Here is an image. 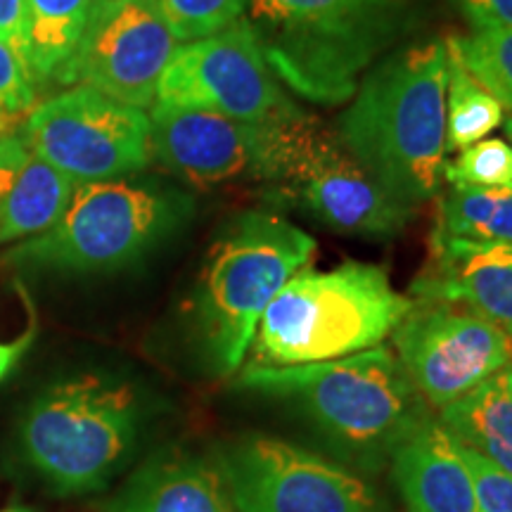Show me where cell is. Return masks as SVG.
<instances>
[{"label": "cell", "mask_w": 512, "mask_h": 512, "mask_svg": "<svg viewBox=\"0 0 512 512\" xmlns=\"http://www.w3.org/2000/svg\"><path fill=\"white\" fill-rule=\"evenodd\" d=\"M238 384L299 415L339 463L363 475L387 470L396 446L432 408L392 347H377L309 366H249Z\"/></svg>", "instance_id": "obj_1"}, {"label": "cell", "mask_w": 512, "mask_h": 512, "mask_svg": "<svg viewBox=\"0 0 512 512\" xmlns=\"http://www.w3.org/2000/svg\"><path fill=\"white\" fill-rule=\"evenodd\" d=\"M446 86V43L396 50L368 69L337 124L349 155L413 207L444 181Z\"/></svg>", "instance_id": "obj_2"}, {"label": "cell", "mask_w": 512, "mask_h": 512, "mask_svg": "<svg viewBox=\"0 0 512 512\" xmlns=\"http://www.w3.org/2000/svg\"><path fill=\"white\" fill-rule=\"evenodd\" d=\"M147 422L140 389L105 370L50 382L19 418V453L57 496L105 489L131 460Z\"/></svg>", "instance_id": "obj_3"}, {"label": "cell", "mask_w": 512, "mask_h": 512, "mask_svg": "<svg viewBox=\"0 0 512 512\" xmlns=\"http://www.w3.org/2000/svg\"><path fill=\"white\" fill-rule=\"evenodd\" d=\"M266 64L292 93L339 105L406 27V0H247Z\"/></svg>", "instance_id": "obj_4"}, {"label": "cell", "mask_w": 512, "mask_h": 512, "mask_svg": "<svg viewBox=\"0 0 512 512\" xmlns=\"http://www.w3.org/2000/svg\"><path fill=\"white\" fill-rule=\"evenodd\" d=\"M411 309V294L396 292L380 266H304L261 316L249 347L252 366H309L373 349Z\"/></svg>", "instance_id": "obj_5"}, {"label": "cell", "mask_w": 512, "mask_h": 512, "mask_svg": "<svg viewBox=\"0 0 512 512\" xmlns=\"http://www.w3.org/2000/svg\"><path fill=\"white\" fill-rule=\"evenodd\" d=\"M316 240L285 216H235L211 247L197 292V330L216 375L240 370L261 316L294 273L311 264Z\"/></svg>", "instance_id": "obj_6"}, {"label": "cell", "mask_w": 512, "mask_h": 512, "mask_svg": "<svg viewBox=\"0 0 512 512\" xmlns=\"http://www.w3.org/2000/svg\"><path fill=\"white\" fill-rule=\"evenodd\" d=\"M190 195L143 178L76 183L60 221L3 256L15 268L107 273L143 259L190 221Z\"/></svg>", "instance_id": "obj_7"}, {"label": "cell", "mask_w": 512, "mask_h": 512, "mask_svg": "<svg viewBox=\"0 0 512 512\" xmlns=\"http://www.w3.org/2000/svg\"><path fill=\"white\" fill-rule=\"evenodd\" d=\"M238 512H384L377 486L354 467L268 434H242L214 456Z\"/></svg>", "instance_id": "obj_8"}, {"label": "cell", "mask_w": 512, "mask_h": 512, "mask_svg": "<svg viewBox=\"0 0 512 512\" xmlns=\"http://www.w3.org/2000/svg\"><path fill=\"white\" fill-rule=\"evenodd\" d=\"M280 195L332 233L389 240L413 221V204L387 190L318 119H299L278 181Z\"/></svg>", "instance_id": "obj_9"}, {"label": "cell", "mask_w": 512, "mask_h": 512, "mask_svg": "<svg viewBox=\"0 0 512 512\" xmlns=\"http://www.w3.org/2000/svg\"><path fill=\"white\" fill-rule=\"evenodd\" d=\"M304 112L242 121L207 110L155 105L152 157L197 188L235 181H278Z\"/></svg>", "instance_id": "obj_10"}, {"label": "cell", "mask_w": 512, "mask_h": 512, "mask_svg": "<svg viewBox=\"0 0 512 512\" xmlns=\"http://www.w3.org/2000/svg\"><path fill=\"white\" fill-rule=\"evenodd\" d=\"M24 140L76 183L143 171L152 159L150 117L91 86H76L38 105Z\"/></svg>", "instance_id": "obj_11"}, {"label": "cell", "mask_w": 512, "mask_h": 512, "mask_svg": "<svg viewBox=\"0 0 512 512\" xmlns=\"http://www.w3.org/2000/svg\"><path fill=\"white\" fill-rule=\"evenodd\" d=\"M392 349L432 411L512 366V335L448 302H415L392 332Z\"/></svg>", "instance_id": "obj_12"}, {"label": "cell", "mask_w": 512, "mask_h": 512, "mask_svg": "<svg viewBox=\"0 0 512 512\" xmlns=\"http://www.w3.org/2000/svg\"><path fill=\"white\" fill-rule=\"evenodd\" d=\"M155 105L266 121L297 110L287 100L245 17L219 34L178 46L157 86Z\"/></svg>", "instance_id": "obj_13"}, {"label": "cell", "mask_w": 512, "mask_h": 512, "mask_svg": "<svg viewBox=\"0 0 512 512\" xmlns=\"http://www.w3.org/2000/svg\"><path fill=\"white\" fill-rule=\"evenodd\" d=\"M178 48L157 0H95L72 57L55 79L91 86L147 110Z\"/></svg>", "instance_id": "obj_14"}, {"label": "cell", "mask_w": 512, "mask_h": 512, "mask_svg": "<svg viewBox=\"0 0 512 512\" xmlns=\"http://www.w3.org/2000/svg\"><path fill=\"white\" fill-rule=\"evenodd\" d=\"M415 302H448L512 335V245L430 235V259L411 285Z\"/></svg>", "instance_id": "obj_15"}, {"label": "cell", "mask_w": 512, "mask_h": 512, "mask_svg": "<svg viewBox=\"0 0 512 512\" xmlns=\"http://www.w3.org/2000/svg\"><path fill=\"white\" fill-rule=\"evenodd\" d=\"M389 472L408 512H479L463 446L439 420H425L396 446Z\"/></svg>", "instance_id": "obj_16"}, {"label": "cell", "mask_w": 512, "mask_h": 512, "mask_svg": "<svg viewBox=\"0 0 512 512\" xmlns=\"http://www.w3.org/2000/svg\"><path fill=\"white\" fill-rule=\"evenodd\" d=\"M102 512H238L214 458L157 453L136 470Z\"/></svg>", "instance_id": "obj_17"}, {"label": "cell", "mask_w": 512, "mask_h": 512, "mask_svg": "<svg viewBox=\"0 0 512 512\" xmlns=\"http://www.w3.org/2000/svg\"><path fill=\"white\" fill-rule=\"evenodd\" d=\"M74 190L76 181L36 155L24 136L0 138V245L53 228Z\"/></svg>", "instance_id": "obj_18"}, {"label": "cell", "mask_w": 512, "mask_h": 512, "mask_svg": "<svg viewBox=\"0 0 512 512\" xmlns=\"http://www.w3.org/2000/svg\"><path fill=\"white\" fill-rule=\"evenodd\" d=\"M439 422L460 446L512 475V366L441 408Z\"/></svg>", "instance_id": "obj_19"}, {"label": "cell", "mask_w": 512, "mask_h": 512, "mask_svg": "<svg viewBox=\"0 0 512 512\" xmlns=\"http://www.w3.org/2000/svg\"><path fill=\"white\" fill-rule=\"evenodd\" d=\"M95 0H24V60L34 81L55 79L74 53Z\"/></svg>", "instance_id": "obj_20"}, {"label": "cell", "mask_w": 512, "mask_h": 512, "mask_svg": "<svg viewBox=\"0 0 512 512\" xmlns=\"http://www.w3.org/2000/svg\"><path fill=\"white\" fill-rule=\"evenodd\" d=\"M434 233L512 245V188L451 185L439 200Z\"/></svg>", "instance_id": "obj_21"}, {"label": "cell", "mask_w": 512, "mask_h": 512, "mask_svg": "<svg viewBox=\"0 0 512 512\" xmlns=\"http://www.w3.org/2000/svg\"><path fill=\"white\" fill-rule=\"evenodd\" d=\"M503 124L505 107L467 72L456 55L448 53L446 152L465 150Z\"/></svg>", "instance_id": "obj_22"}, {"label": "cell", "mask_w": 512, "mask_h": 512, "mask_svg": "<svg viewBox=\"0 0 512 512\" xmlns=\"http://www.w3.org/2000/svg\"><path fill=\"white\" fill-rule=\"evenodd\" d=\"M446 48L512 112V29H472L467 36L448 38Z\"/></svg>", "instance_id": "obj_23"}, {"label": "cell", "mask_w": 512, "mask_h": 512, "mask_svg": "<svg viewBox=\"0 0 512 512\" xmlns=\"http://www.w3.org/2000/svg\"><path fill=\"white\" fill-rule=\"evenodd\" d=\"M247 0H157L176 41L192 43L219 34L245 17Z\"/></svg>", "instance_id": "obj_24"}, {"label": "cell", "mask_w": 512, "mask_h": 512, "mask_svg": "<svg viewBox=\"0 0 512 512\" xmlns=\"http://www.w3.org/2000/svg\"><path fill=\"white\" fill-rule=\"evenodd\" d=\"M444 178L451 185L512 188V145L501 138L467 145L453 162H446Z\"/></svg>", "instance_id": "obj_25"}, {"label": "cell", "mask_w": 512, "mask_h": 512, "mask_svg": "<svg viewBox=\"0 0 512 512\" xmlns=\"http://www.w3.org/2000/svg\"><path fill=\"white\" fill-rule=\"evenodd\" d=\"M34 102V76L27 60L0 41V119L27 110Z\"/></svg>", "instance_id": "obj_26"}, {"label": "cell", "mask_w": 512, "mask_h": 512, "mask_svg": "<svg viewBox=\"0 0 512 512\" xmlns=\"http://www.w3.org/2000/svg\"><path fill=\"white\" fill-rule=\"evenodd\" d=\"M463 453L475 482L479 512H512V475L467 448Z\"/></svg>", "instance_id": "obj_27"}, {"label": "cell", "mask_w": 512, "mask_h": 512, "mask_svg": "<svg viewBox=\"0 0 512 512\" xmlns=\"http://www.w3.org/2000/svg\"><path fill=\"white\" fill-rule=\"evenodd\" d=\"M472 29H512V0H448Z\"/></svg>", "instance_id": "obj_28"}, {"label": "cell", "mask_w": 512, "mask_h": 512, "mask_svg": "<svg viewBox=\"0 0 512 512\" xmlns=\"http://www.w3.org/2000/svg\"><path fill=\"white\" fill-rule=\"evenodd\" d=\"M0 41L24 57V0H0Z\"/></svg>", "instance_id": "obj_29"}, {"label": "cell", "mask_w": 512, "mask_h": 512, "mask_svg": "<svg viewBox=\"0 0 512 512\" xmlns=\"http://www.w3.org/2000/svg\"><path fill=\"white\" fill-rule=\"evenodd\" d=\"M31 339H34V325L22 337L12 339V342H0V380L10 373V368L19 361V356L29 349Z\"/></svg>", "instance_id": "obj_30"}, {"label": "cell", "mask_w": 512, "mask_h": 512, "mask_svg": "<svg viewBox=\"0 0 512 512\" xmlns=\"http://www.w3.org/2000/svg\"><path fill=\"white\" fill-rule=\"evenodd\" d=\"M0 512H31V510L24 508V505H10V508H3Z\"/></svg>", "instance_id": "obj_31"}, {"label": "cell", "mask_w": 512, "mask_h": 512, "mask_svg": "<svg viewBox=\"0 0 512 512\" xmlns=\"http://www.w3.org/2000/svg\"><path fill=\"white\" fill-rule=\"evenodd\" d=\"M505 136H508V143L512 145V119L505 121Z\"/></svg>", "instance_id": "obj_32"}, {"label": "cell", "mask_w": 512, "mask_h": 512, "mask_svg": "<svg viewBox=\"0 0 512 512\" xmlns=\"http://www.w3.org/2000/svg\"><path fill=\"white\" fill-rule=\"evenodd\" d=\"M3 131H5V121L0 119V136H3Z\"/></svg>", "instance_id": "obj_33"}]
</instances>
